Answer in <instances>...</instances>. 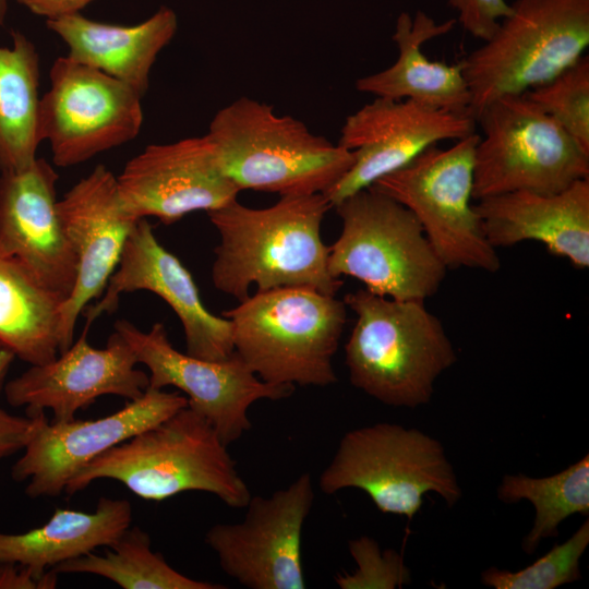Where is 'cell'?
I'll use <instances>...</instances> for the list:
<instances>
[{
    "label": "cell",
    "instance_id": "cell-1",
    "mask_svg": "<svg viewBox=\"0 0 589 589\" xmlns=\"http://www.w3.org/2000/svg\"><path fill=\"white\" fill-rule=\"evenodd\" d=\"M332 205L323 193L284 195L274 205L251 208L237 199L208 212L220 236L212 280L239 302L257 291L308 287L335 296L342 280L328 269L329 247L321 225Z\"/></svg>",
    "mask_w": 589,
    "mask_h": 589
},
{
    "label": "cell",
    "instance_id": "cell-2",
    "mask_svg": "<svg viewBox=\"0 0 589 589\" xmlns=\"http://www.w3.org/2000/svg\"><path fill=\"white\" fill-rule=\"evenodd\" d=\"M227 446L205 418L185 406L89 461L63 492L71 496L95 480L111 479L146 501L203 491L244 508L252 494Z\"/></svg>",
    "mask_w": 589,
    "mask_h": 589
},
{
    "label": "cell",
    "instance_id": "cell-3",
    "mask_svg": "<svg viewBox=\"0 0 589 589\" xmlns=\"http://www.w3.org/2000/svg\"><path fill=\"white\" fill-rule=\"evenodd\" d=\"M344 302L356 314L345 345L351 384L394 407L430 402L436 378L457 360L440 318L424 301L395 300L358 289Z\"/></svg>",
    "mask_w": 589,
    "mask_h": 589
},
{
    "label": "cell",
    "instance_id": "cell-4",
    "mask_svg": "<svg viewBox=\"0 0 589 589\" xmlns=\"http://www.w3.org/2000/svg\"><path fill=\"white\" fill-rule=\"evenodd\" d=\"M225 176L241 191L324 193L352 166L353 153L272 106L240 97L216 112L206 133Z\"/></svg>",
    "mask_w": 589,
    "mask_h": 589
},
{
    "label": "cell",
    "instance_id": "cell-5",
    "mask_svg": "<svg viewBox=\"0 0 589 589\" xmlns=\"http://www.w3.org/2000/svg\"><path fill=\"white\" fill-rule=\"evenodd\" d=\"M235 352L264 382L327 386L337 382L333 357L346 321L344 301L308 287L256 291L223 311Z\"/></svg>",
    "mask_w": 589,
    "mask_h": 589
},
{
    "label": "cell",
    "instance_id": "cell-6",
    "mask_svg": "<svg viewBox=\"0 0 589 589\" xmlns=\"http://www.w3.org/2000/svg\"><path fill=\"white\" fill-rule=\"evenodd\" d=\"M492 35L460 63L474 120L493 100L540 86L585 55L589 0H516Z\"/></svg>",
    "mask_w": 589,
    "mask_h": 589
},
{
    "label": "cell",
    "instance_id": "cell-7",
    "mask_svg": "<svg viewBox=\"0 0 589 589\" xmlns=\"http://www.w3.org/2000/svg\"><path fill=\"white\" fill-rule=\"evenodd\" d=\"M335 208L342 229L329 247L333 277H353L368 291L395 300L425 302L437 292L447 268L408 208L371 188Z\"/></svg>",
    "mask_w": 589,
    "mask_h": 589
},
{
    "label": "cell",
    "instance_id": "cell-8",
    "mask_svg": "<svg viewBox=\"0 0 589 589\" xmlns=\"http://www.w3.org/2000/svg\"><path fill=\"white\" fill-rule=\"evenodd\" d=\"M325 494L359 489L384 514L411 520L429 492L454 506L461 497L440 441L414 428L380 422L348 431L318 478Z\"/></svg>",
    "mask_w": 589,
    "mask_h": 589
},
{
    "label": "cell",
    "instance_id": "cell-9",
    "mask_svg": "<svg viewBox=\"0 0 589 589\" xmlns=\"http://www.w3.org/2000/svg\"><path fill=\"white\" fill-rule=\"evenodd\" d=\"M473 200L516 192L556 193L589 178V154L526 94L505 95L476 118Z\"/></svg>",
    "mask_w": 589,
    "mask_h": 589
},
{
    "label": "cell",
    "instance_id": "cell-10",
    "mask_svg": "<svg viewBox=\"0 0 589 589\" xmlns=\"http://www.w3.org/2000/svg\"><path fill=\"white\" fill-rule=\"evenodd\" d=\"M476 132L448 148L432 145L370 188L408 208L447 269L495 273L496 249L488 241L473 200Z\"/></svg>",
    "mask_w": 589,
    "mask_h": 589
},
{
    "label": "cell",
    "instance_id": "cell-11",
    "mask_svg": "<svg viewBox=\"0 0 589 589\" xmlns=\"http://www.w3.org/2000/svg\"><path fill=\"white\" fill-rule=\"evenodd\" d=\"M40 97L39 136L57 167H72L134 140L143 124L142 96L128 84L67 56L49 72Z\"/></svg>",
    "mask_w": 589,
    "mask_h": 589
},
{
    "label": "cell",
    "instance_id": "cell-12",
    "mask_svg": "<svg viewBox=\"0 0 589 589\" xmlns=\"http://www.w3.org/2000/svg\"><path fill=\"white\" fill-rule=\"evenodd\" d=\"M115 330L129 344L139 364L148 369V387L173 386L184 393L188 407L205 418L226 445L251 429L248 410L254 402L280 400L294 392L292 385L262 381L236 352L226 360L211 361L178 351L163 323L143 332L119 320Z\"/></svg>",
    "mask_w": 589,
    "mask_h": 589
},
{
    "label": "cell",
    "instance_id": "cell-13",
    "mask_svg": "<svg viewBox=\"0 0 589 589\" xmlns=\"http://www.w3.org/2000/svg\"><path fill=\"white\" fill-rule=\"evenodd\" d=\"M315 491L309 473L271 496H251L244 518L205 534L221 570L249 589H304L302 532Z\"/></svg>",
    "mask_w": 589,
    "mask_h": 589
},
{
    "label": "cell",
    "instance_id": "cell-14",
    "mask_svg": "<svg viewBox=\"0 0 589 589\" xmlns=\"http://www.w3.org/2000/svg\"><path fill=\"white\" fill-rule=\"evenodd\" d=\"M474 132L476 120L467 113L409 99L375 97L346 118L338 143L353 153L354 160L323 194L335 207L349 195L402 168L428 147Z\"/></svg>",
    "mask_w": 589,
    "mask_h": 589
},
{
    "label": "cell",
    "instance_id": "cell-15",
    "mask_svg": "<svg viewBox=\"0 0 589 589\" xmlns=\"http://www.w3.org/2000/svg\"><path fill=\"white\" fill-rule=\"evenodd\" d=\"M185 406L187 397L178 392L147 387L140 398L98 419L48 422L43 413L11 477L27 481L25 493L31 498L58 496L89 461Z\"/></svg>",
    "mask_w": 589,
    "mask_h": 589
},
{
    "label": "cell",
    "instance_id": "cell-16",
    "mask_svg": "<svg viewBox=\"0 0 589 589\" xmlns=\"http://www.w3.org/2000/svg\"><path fill=\"white\" fill-rule=\"evenodd\" d=\"M88 327L53 360L31 365L7 382L3 390L9 405L26 407L27 416L51 410V422H67L98 397L115 395L128 401L140 398L149 385L148 375L137 369L136 357L118 333L104 348L87 340Z\"/></svg>",
    "mask_w": 589,
    "mask_h": 589
},
{
    "label": "cell",
    "instance_id": "cell-17",
    "mask_svg": "<svg viewBox=\"0 0 589 589\" xmlns=\"http://www.w3.org/2000/svg\"><path fill=\"white\" fill-rule=\"evenodd\" d=\"M137 290L157 294L177 314L188 354L220 361L235 352L231 322L204 306L191 273L159 243L146 218L140 219L132 230L103 297L82 311L85 326L89 327L101 314L113 312L122 293Z\"/></svg>",
    "mask_w": 589,
    "mask_h": 589
},
{
    "label": "cell",
    "instance_id": "cell-18",
    "mask_svg": "<svg viewBox=\"0 0 589 589\" xmlns=\"http://www.w3.org/2000/svg\"><path fill=\"white\" fill-rule=\"evenodd\" d=\"M117 182L135 218L153 216L165 225L192 212L217 209L240 192L223 172L207 134L146 146L125 164Z\"/></svg>",
    "mask_w": 589,
    "mask_h": 589
},
{
    "label": "cell",
    "instance_id": "cell-19",
    "mask_svg": "<svg viewBox=\"0 0 589 589\" xmlns=\"http://www.w3.org/2000/svg\"><path fill=\"white\" fill-rule=\"evenodd\" d=\"M57 207L77 261L76 281L62 308L61 353L72 345L84 308L104 292L140 219L124 206L117 176L104 165L72 185Z\"/></svg>",
    "mask_w": 589,
    "mask_h": 589
},
{
    "label": "cell",
    "instance_id": "cell-20",
    "mask_svg": "<svg viewBox=\"0 0 589 589\" xmlns=\"http://www.w3.org/2000/svg\"><path fill=\"white\" fill-rule=\"evenodd\" d=\"M58 178L52 165L39 157L25 169L1 170L0 252L68 299L77 261L58 214Z\"/></svg>",
    "mask_w": 589,
    "mask_h": 589
},
{
    "label": "cell",
    "instance_id": "cell-21",
    "mask_svg": "<svg viewBox=\"0 0 589 589\" xmlns=\"http://www.w3.org/2000/svg\"><path fill=\"white\" fill-rule=\"evenodd\" d=\"M474 209L495 248L538 241L574 267H589V178L556 193L516 191L478 200Z\"/></svg>",
    "mask_w": 589,
    "mask_h": 589
},
{
    "label": "cell",
    "instance_id": "cell-22",
    "mask_svg": "<svg viewBox=\"0 0 589 589\" xmlns=\"http://www.w3.org/2000/svg\"><path fill=\"white\" fill-rule=\"evenodd\" d=\"M455 24L454 19L437 23L421 10L413 19L401 12L393 35L397 60L383 71L358 79L356 88L375 97L409 99L468 115L470 93L461 63L432 61L422 51L425 43L449 33Z\"/></svg>",
    "mask_w": 589,
    "mask_h": 589
},
{
    "label": "cell",
    "instance_id": "cell-23",
    "mask_svg": "<svg viewBox=\"0 0 589 589\" xmlns=\"http://www.w3.org/2000/svg\"><path fill=\"white\" fill-rule=\"evenodd\" d=\"M47 27L68 46V56L134 88L142 97L160 51L172 40L176 13L160 7L151 17L124 26L94 21L81 13L48 20Z\"/></svg>",
    "mask_w": 589,
    "mask_h": 589
},
{
    "label": "cell",
    "instance_id": "cell-24",
    "mask_svg": "<svg viewBox=\"0 0 589 589\" xmlns=\"http://www.w3.org/2000/svg\"><path fill=\"white\" fill-rule=\"evenodd\" d=\"M132 507L103 496L94 513L56 508L40 527L22 533L0 532V563L26 566L38 576L59 564L111 546L130 527Z\"/></svg>",
    "mask_w": 589,
    "mask_h": 589
},
{
    "label": "cell",
    "instance_id": "cell-25",
    "mask_svg": "<svg viewBox=\"0 0 589 589\" xmlns=\"http://www.w3.org/2000/svg\"><path fill=\"white\" fill-rule=\"evenodd\" d=\"M65 300L0 252V345L15 357L37 365L59 354Z\"/></svg>",
    "mask_w": 589,
    "mask_h": 589
},
{
    "label": "cell",
    "instance_id": "cell-26",
    "mask_svg": "<svg viewBox=\"0 0 589 589\" xmlns=\"http://www.w3.org/2000/svg\"><path fill=\"white\" fill-rule=\"evenodd\" d=\"M12 45L0 46V168L22 170L37 158L40 58L34 43L12 31Z\"/></svg>",
    "mask_w": 589,
    "mask_h": 589
},
{
    "label": "cell",
    "instance_id": "cell-27",
    "mask_svg": "<svg viewBox=\"0 0 589 589\" xmlns=\"http://www.w3.org/2000/svg\"><path fill=\"white\" fill-rule=\"evenodd\" d=\"M151 537L140 527L128 528L104 555L93 552L52 568L57 574H92L123 589H225L226 586L196 580L171 567L151 549Z\"/></svg>",
    "mask_w": 589,
    "mask_h": 589
},
{
    "label": "cell",
    "instance_id": "cell-28",
    "mask_svg": "<svg viewBox=\"0 0 589 589\" xmlns=\"http://www.w3.org/2000/svg\"><path fill=\"white\" fill-rule=\"evenodd\" d=\"M504 503L529 501L536 509L533 526L522 540L531 554L544 539L556 537L560 525L575 514L589 515V455L564 470L543 478L506 474L497 488Z\"/></svg>",
    "mask_w": 589,
    "mask_h": 589
},
{
    "label": "cell",
    "instance_id": "cell-29",
    "mask_svg": "<svg viewBox=\"0 0 589 589\" xmlns=\"http://www.w3.org/2000/svg\"><path fill=\"white\" fill-rule=\"evenodd\" d=\"M589 544V520L564 542L529 566L516 570L486 568L481 581L494 589H555L580 578V558Z\"/></svg>",
    "mask_w": 589,
    "mask_h": 589
},
{
    "label": "cell",
    "instance_id": "cell-30",
    "mask_svg": "<svg viewBox=\"0 0 589 589\" xmlns=\"http://www.w3.org/2000/svg\"><path fill=\"white\" fill-rule=\"evenodd\" d=\"M526 96L552 117L589 154V57L584 55Z\"/></svg>",
    "mask_w": 589,
    "mask_h": 589
},
{
    "label": "cell",
    "instance_id": "cell-31",
    "mask_svg": "<svg viewBox=\"0 0 589 589\" xmlns=\"http://www.w3.org/2000/svg\"><path fill=\"white\" fill-rule=\"evenodd\" d=\"M348 546L358 568L335 577L340 588L392 589L409 581V572L395 551L382 552L377 542L365 536L350 540Z\"/></svg>",
    "mask_w": 589,
    "mask_h": 589
},
{
    "label": "cell",
    "instance_id": "cell-32",
    "mask_svg": "<svg viewBox=\"0 0 589 589\" xmlns=\"http://www.w3.org/2000/svg\"><path fill=\"white\" fill-rule=\"evenodd\" d=\"M447 4L457 11L462 28L483 41L492 37L500 22L512 12L505 0H447Z\"/></svg>",
    "mask_w": 589,
    "mask_h": 589
},
{
    "label": "cell",
    "instance_id": "cell-33",
    "mask_svg": "<svg viewBox=\"0 0 589 589\" xmlns=\"http://www.w3.org/2000/svg\"><path fill=\"white\" fill-rule=\"evenodd\" d=\"M17 417L0 408V459L24 449L34 435L40 416Z\"/></svg>",
    "mask_w": 589,
    "mask_h": 589
},
{
    "label": "cell",
    "instance_id": "cell-34",
    "mask_svg": "<svg viewBox=\"0 0 589 589\" xmlns=\"http://www.w3.org/2000/svg\"><path fill=\"white\" fill-rule=\"evenodd\" d=\"M58 575L53 569L38 576L26 566L0 563V589H53Z\"/></svg>",
    "mask_w": 589,
    "mask_h": 589
},
{
    "label": "cell",
    "instance_id": "cell-35",
    "mask_svg": "<svg viewBox=\"0 0 589 589\" xmlns=\"http://www.w3.org/2000/svg\"><path fill=\"white\" fill-rule=\"evenodd\" d=\"M36 15L48 20L81 13L93 0H15Z\"/></svg>",
    "mask_w": 589,
    "mask_h": 589
},
{
    "label": "cell",
    "instance_id": "cell-36",
    "mask_svg": "<svg viewBox=\"0 0 589 589\" xmlns=\"http://www.w3.org/2000/svg\"><path fill=\"white\" fill-rule=\"evenodd\" d=\"M15 358V354L10 349L0 345V393L4 387L5 376Z\"/></svg>",
    "mask_w": 589,
    "mask_h": 589
},
{
    "label": "cell",
    "instance_id": "cell-37",
    "mask_svg": "<svg viewBox=\"0 0 589 589\" xmlns=\"http://www.w3.org/2000/svg\"><path fill=\"white\" fill-rule=\"evenodd\" d=\"M8 1L9 0H0V26L4 24L5 16L8 13Z\"/></svg>",
    "mask_w": 589,
    "mask_h": 589
},
{
    "label": "cell",
    "instance_id": "cell-38",
    "mask_svg": "<svg viewBox=\"0 0 589 589\" xmlns=\"http://www.w3.org/2000/svg\"><path fill=\"white\" fill-rule=\"evenodd\" d=\"M0 173H1V168H0Z\"/></svg>",
    "mask_w": 589,
    "mask_h": 589
}]
</instances>
